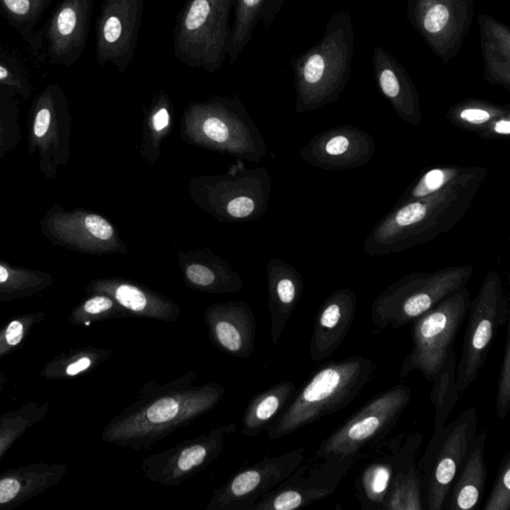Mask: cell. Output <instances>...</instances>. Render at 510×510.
Returning <instances> with one entry per match:
<instances>
[{"mask_svg": "<svg viewBox=\"0 0 510 510\" xmlns=\"http://www.w3.org/2000/svg\"><path fill=\"white\" fill-rule=\"evenodd\" d=\"M130 313L110 296L98 294L71 312L68 321L76 326L89 327L104 320L130 317Z\"/></svg>", "mask_w": 510, "mask_h": 510, "instance_id": "obj_29", "label": "cell"}, {"mask_svg": "<svg viewBox=\"0 0 510 510\" xmlns=\"http://www.w3.org/2000/svg\"><path fill=\"white\" fill-rule=\"evenodd\" d=\"M56 0H0V17L19 35L31 54L37 56L40 21Z\"/></svg>", "mask_w": 510, "mask_h": 510, "instance_id": "obj_23", "label": "cell"}, {"mask_svg": "<svg viewBox=\"0 0 510 510\" xmlns=\"http://www.w3.org/2000/svg\"><path fill=\"white\" fill-rule=\"evenodd\" d=\"M169 119H170V116H169L168 111L166 109H161L153 118V126L156 130L162 131V129L166 128L169 124Z\"/></svg>", "mask_w": 510, "mask_h": 510, "instance_id": "obj_43", "label": "cell"}, {"mask_svg": "<svg viewBox=\"0 0 510 510\" xmlns=\"http://www.w3.org/2000/svg\"><path fill=\"white\" fill-rule=\"evenodd\" d=\"M469 167L444 166L427 170L410 187L400 200L420 199L442 191L465 175Z\"/></svg>", "mask_w": 510, "mask_h": 510, "instance_id": "obj_30", "label": "cell"}, {"mask_svg": "<svg viewBox=\"0 0 510 510\" xmlns=\"http://www.w3.org/2000/svg\"><path fill=\"white\" fill-rule=\"evenodd\" d=\"M460 362L456 364V389L467 391L480 376L498 329L509 318V299L500 273L491 270L478 295L471 301Z\"/></svg>", "mask_w": 510, "mask_h": 510, "instance_id": "obj_7", "label": "cell"}, {"mask_svg": "<svg viewBox=\"0 0 510 510\" xmlns=\"http://www.w3.org/2000/svg\"><path fill=\"white\" fill-rule=\"evenodd\" d=\"M476 435L478 415L474 407L465 410L440 431L434 432L418 463L425 509H445L451 487L469 456Z\"/></svg>", "mask_w": 510, "mask_h": 510, "instance_id": "obj_6", "label": "cell"}, {"mask_svg": "<svg viewBox=\"0 0 510 510\" xmlns=\"http://www.w3.org/2000/svg\"><path fill=\"white\" fill-rule=\"evenodd\" d=\"M281 275L279 280L274 282L270 303V339L273 347L277 346L302 293V280L299 276L294 273Z\"/></svg>", "mask_w": 510, "mask_h": 510, "instance_id": "obj_27", "label": "cell"}, {"mask_svg": "<svg viewBox=\"0 0 510 510\" xmlns=\"http://www.w3.org/2000/svg\"><path fill=\"white\" fill-rule=\"evenodd\" d=\"M114 355L112 349L81 347L62 352L49 360L40 372L48 381H68L86 375Z\"/></svg>", "mask_w": 510, "mask_h": 510, "instance_id": "obj_24", "label": "cell"}, {"mask_svg": "<svg viewBox=\"0 0 510 510\" xmlns=\"http://www.w3.org/2000/svg\"><path fill=\"white\" fill-rule=\"evenodd\" d=\"M42 311L12 318L0 327V359L10 355L24 344L33 329L45 319Z\"/></svg>", "mask_w": 510, "mask_h": 510, "instance_id": "obj_31", "label": "cell"}, {"mask_svg": "<svg viewBox=\"0 0 510 510\" xmlns=\"http://www.w3.org/2000/svg\"><path fill=\"white\" fill-rule=\"evenodd\" d=\"M68 467L59 463H35L0 473V510L17 509L41 496L63 480Z\"/></svg>", "mask_w": 510, "mask_h": 510, "instance_id": "obj_17", "label": "cell"}, {"mask_svg": "<svg viewBox=\"0 0 510 510\" xmlns=\"http://www.w3.org/2000/svg\"><path fill=\"white\" fill-rule=\"evenodd\" d=\"M510 409V332L507 327L504 348L501 360L500 376H498V394H496V416L503 420Z\"/></svg>", "mask_w": 510, "mask_h": 510, "instance_id": "obj_35", "label": "cell"}, {"mask_svg": "<svg viewBox=\"0 0 510 510\" xmlns=\"http://www.w3.org/2000/svg\"><path fill=\"white\" fill-rule=\"evenodd\" d=\"M209 339L213 346L237 359H248L255 349L256 322L244 303L213 305L204 313Z\"/></svg>", "mask_w": 510, "mask_h": 510, "instance_id": "obj_15", "label": "cell"}, {"mask_svg": "<svg viewBox=\"0 0 510 510\" xmlns=\"http://www.w3.org/2000/svg\"><path fill=\"white\" fill-rule=\"evenodd\" d=\"M233 0H193L180 31V56L213 68L222 62Z\"/></svg>", "mask_w": 510, "mask_h": 510, "instance_id": "obj_13", "label": "cell"}, {"mask_svg": "<svg viewBox=\"0 0 510 510\" xmlns=\"http://www.w3.org/2000/svg\"><path fill=\"white\" fill-rule=\"evenodd\" d=\"M198 376L191 371L164 384L146 383L137 400L104 427L102 440L133 451L151 449L213 411L224 398L226 387L215 382L195 384Z\"/></svg>", "mask_w": 510, "mask_h": 510, "instance_id": "obj_1", "label": "cell"}, {"mask_svg": "<svg viewBox=\"0 0 510 510\" xmlns=\"http://www.w3.org/2000/svg\"><path fill=\"white\" fill-rule=\"evenodd\" d=\"M380 86L383 93L390 99H396L400 95V84H399L397 77L391 70L383 71L380 76Z\"/></svg>", "mask_w": 510, "mask_h": 510, "instance_id": "obj_42", "label": "cell"}, {"mask_svg": "<svg viewBox=\"0 0 510 510\" xmlns=\"http://www.w3.org/2000/svg\"><path fill=\"white\" fill-rule=\"evenodd\" d=\"M237 423L220 425L147 456L141 465L145 478L164 487H180L213 465L222 456L227 438L237 434Z\"/></svg>", "mask_w": 510, "mask_h": 510, "instance_id": "obj_9", "label": "cell"}, {"mask_svg": "<svg viewBox=\"0 0 510 510\" xmlns=\"http://www.w3.org/2000/svg\"><path fill=\"white\" fill-rule=\"evenodd\" d=\"M6 382H8V377H6V373H0V394L4 391L6 387Z\"/></svg>", "mask_w": 510, "mask_h": 510, "instance_id": "obj_44", "label": "cell"}, {"mask_svg": "<svg viewBox=\"0 0 510 510\" xmlns=\"http://www.w3.org/2000/svg\"><path fill=\"white\" fill-rule=\"evenodd\" d=\"M376 153V140L353 126L328 129L305 148L304 158L329 171L354 170L369 164Z\"/></svg>", "mask_w": 510, "mask_h": 510, "instance_id": "obj_14", "label": "cell"}, {"mask_svg": "<svg viewBox=\"0 0 510 510\" xmlns=\"http://www.w3.org/2000/svg\"><path fill=\"white\" fill-rule=\"evenodd\" d=\"M447 118L454 126L476 134L483 140L507 138L510 134V117L503 115L502 111L469 106L451 113Z\"/></svg>", "mask_w": 510, "mask_h": 510, "instance_id": "obj_26", "label": "cell"}, {"mask_svg": "<svg viewBox=\"0 0 510 510\" xmlns=\"http://www.w3.org/2000/svg\"><path fill=\"white\" fill-rule=\"evenodd\" d=\"M87 231L93 237L100 240H108L113 237L114 231L111 224L99 215H87L84 220Z\"/></svg>", "mask_w": 510, "mask_h": 510, "instance_id": "obj_36", "label": "cell"}, {"mask_svg": "<svg viewBox=\"0 0 510 510\" xmlns=\"http://www.w3.org/2000/svg\"><path fill=\"white\" fill-rule=\"evenodd\" d=\"M255 209V202L249 198L240 197L231 200L227 206L229 215L235 217H248Z\"/></svg>", "mask_w": 510, "mask_h": 510, "instance_id": "obj_41", "label": "cell"}, {"mask_svg": "<svg viewBox=\"0 0 510 510\" xmlns=\"http://www.w3.org/2000/svg\"><path fill=\"white\" fill-rule=\"evenodd\" d=\"M30 67L23 58L0 45V85L26 94L30 89Z\"/></svg>", "mask_w": 510, "mask_h": 510, "instance_id": "obj_32", "label": "cell"}, {"mask_svg": "<svg viewBox=\"0 0 510 510\" xmlns=\"http://www.w3.org/2000/svg\"><path fill=\"white\" fill-rule=\"evenodd\" d=\"M324 59L320 55H314L309 58L304 68V78L308 83L315 84L319 82L324 74Z\"/></svg>", "mask_w": 510, "mask_h": 510, "instance_id": "obj_40", "label": "cell"}, {"mask_svg": "<svg viewBox=\"0 0 510 510\" xmlns=\"http://www.w3.org/2000/svg\"><path fill=\"white\" fill-rule=\"evenodd\" d=\"M96 291L112 297L132 316L171 323L177 321L180 315V308L175 303L167 298L153 295L136 285L101 284Z\"/></svg>", "mask_w": 510, "mask_h": 510, "instance_id": "obj_21", "label": "cell"}, {"mask_svg": "<svg viewBox=\"0 0 510 510\" xmlns=\"http://www.w3.org/2000/svg\"><path fill=\"white\" fill-rule=\"evenodd\" d=\"M357 307V296L349 288L337 289L322 302L312 330V360L329 359L339 349L351 330Z\"/></svg>", "mask_w": 510, "mask_h": 510, "instance_id": "obj_16", "label": "cell"}, {"mask_svg": "<svg viewBox=\"0 0 510 510\" xmlns=\"http://www.w3.org/2000/svg\"><path fill=\"white\" fill-rule=\"evenodd\" d=\"M306 449L298 447L276 456H265L240 469L213 489L206 510H251L256 503L286 480L305 460Z\"/></svg>", "mask_w": 510, "mask_h": 510, "instance_id": "obj_11", "label": "cell"}, {"mask_svg": "<svg viewBox=\"0 0 510 510\" xmlns=\"http://www.w3.org/2000/svg\"><path fill=\"white\" fill-rule=\"evenodd\" d=\"M456 353L451 350L432 382L431 402L435 407L434 432L440 431L445 427L458 403L460 393L456 389Z\"/></svg>", "mask_w": 510, "mask_h": 510, "instance_id": "obj_28", "label": "cell"}, {"mask_svg": "<svg viewBox=\"0 0 510 510\" xmlns=\"http://www.w3.org/2000/svg\"><path fill=\"white\" fill-rule=\"evenodd\" d=\"M187 277L195 286L208 288L215 284V275L211 269L202 264L189 265L186 270Z\"/></svg>", "mask_w": 510, "mask_h": 510, "instance_id": "obj_37", "label": "cell"}, {"mask_svg": "<svg viewBox=\"0 0 510 510\" xmlns=\"http://www.w3.org/2000/svg\"><path fill=\"white\" fill-rule=\"evenodd\" d=\"M405 436L406 434H402L383 445V453L378 449L375 458L361 469L356 478L355 489L363 509L384 510L397 474Z\"/></svg>", "mask_w": 510, "mask_h": 510, "instance_id": "obj_18", "label": "cell"}, {"mask_svg": "<svg viewBox=\"0 0 510 510\" xmlns=\"http://www.w3.org/2000/svg\"><path fill=\"white\" fill-rule=\"evenodd\" d=\"M487 431L480 432L456 476L445 509L447 510H474L480 507L487 480V467L485 462Z\"/></svg>", "mask_w": 510, "mask_h": 510, "instance_id": "obj_20", "label": "cell"}, {"mask_svg": "<svg viewBox=\"0 0 510 510\" xmlns=\"http://www.w3.org/2000/svg\"><path fill=\"white\" fill-rule=\"evenodd\" d=\"M449 13L443 4H438L427 11L425 19V28L429 32L436 33L445 28L449 21Z\"/></svg>", "mask_w": 510, "mask_h": 510, "instance_id": "obj_38", "label": "cell"}, {"mask_svg": "<svg viewBox=\"0 0 510 510\" xmlns=\"http://www.w3.org/2000/svg\"><path fill=\"white\" fill-rule=\"evenodd\" d=\"M296 393L290 381H282L265 389L249 401L242 418V434L255 438L284 411Z\"/></svg>", "mask_w": 510, "mask_h": 510, "instance_id": "obj_22", "label": "cell"}, {"mask_svg": "<svg viewBox=\"0 0 510 510\" xmlns=\"http://www.w3.org/2000/svg\"><path fill=\"white\" fill-rule=\"evenodd\" d=\"M357 458H313L269 491L251 510H296L329 498Z\"/></svg>", "mask_w": 510, "mask_h": 510, "instance_id": "obj_10", "label": "cell"}, {"mask_svg": "<svg viewBox=\"0 0 510 510\" xmlns=\"http://www.w3.org/2000/svg\"><path fill=\"white\" fill-rule=\"evenodd\" d=\"M262 2V0H240L238 2L237 21L229 45L231 57H237L240 51L246 45L255 25V19L259 14Z\"/></svg>", "mask_w": 510, "mask_h": 510, "instance_id": "obj_33", "label": "cell"}, {"mask_svg": "<svg viewBox=\"0 0 510 510\" xmlns=\"http://www.w3.org/2000/svg\"><path fill=\"white\" fill-rule=\"evenodd\" d=\"M411 400V389L406 385H396L382 392L327 436L314 458H358L365 447L386 438Z\"/></svg>", "mask_w": 510, "mask_h": 510, "instance_id": "obj_8", "label": "cell"}, {"mask_svg": "<svg viewBox=\"0 0 510 510\" xmlns=\"http://www.w3.org/2000/svg\"><path fill=\"white\" fill-rule=\"evenodd\" d=\"M471 301L469 288L463 287L411 323L414 347L403 362L400 378L418 371L427 382H433L447 354L453 350Z\"/></svg>", "mask_w": 510, "mask_h": 510, "instance_id": "obj_5", "label": "cell"}, {"mask_svg": "<svg viewBox=\"0 0 510 510\" xmlns=\"http://www.w3.org/2000/svg\"><path fill=\"white\" fill-rule=\"evenodd\" d=\"M474 273L471 265H456L434 273L407 274L374 300L372 323L379 330L411 324L447 296L467 286Z\"/></svg>", "mask_w": 510, "mask_h": 510, "instance_id": "obj_4", "label": "cell"}, {"mask_svg": "<svg viewBox=\"0 0 510 510\" xmlns=\"http://www.w3.org/2000/svg\"><path fill=\"white\" fill-rule=\"evenodd\" d=\"M423 443L422 433L405 436L397 474L384 510H423L422 474L416 458Z\"/></svg>", "mask_w": 510, "mask_h": 510, "instance_id": "obj_19", "label": "cell"}, {"mask_svg": "<svg viewBox=\"0 0 510 510\" xmlns=\"http://www.w3.org/2000/svg\"><path fill=\"white\" fill-rule=\"evenodd\" d=\"M482 509H510V456L509 453L505 454L500 463L489 500L485 502Z\"/></svg>", "mask_w": 510, "mask_h": 510, "instance_id": "obj_34", "label": "cell"}, {"mask_svg": "<svg viewBox=\"0 0 510 510\" xmlns=\"http://www.w3.org/2000/svg\"><path fill=\"white\" fill-rule=\"evenodd\" d=\"M204 132L215 142H226L229 138V129L226 125L217 118H209L204 123Z\"/></svg>", "mask_w": 510, "mask_h": 510, "instance_id": "obj_39", "label": "cell"}, {"mask_svg": "<svg viewBox=\"0 0 510 510\" xmlns=\"http://www.w3.org/2000/svg\"><path fill=\"white\" fill-rule=\"evenodd\" d=\"M487 175L483 167H469L442 191L399 200L365 240V255L379 257L404 253L447 233L471 209Z\"/></svg>", "mask_w": 510, "mask_h": 510, "instance_id": "obj_2", "label": "cell"}, {"mask_svg": "<svg viewBox=\"0 0 510 510\" xmlns=\"http://www.w3.org/2000/svg\"><path fill=\"white\" fill-rule=\"evenodd\" d=\"M94 0H60L36 35L40 64L71 67L85 50Z\"/></svg>", "mask_w": 510, "mask_h": 510, "instance_id": "obj_12", "label": "cell"}, {"mask_svg": "<svg viewBox=\"0 0 510 510\" xmlns=\"http://www.w3.org/2000/svg\"><path fill=\"white\" fill-rule=\"evenodd\" d=\"M50 411L49 403L28 401L0 415V458L29 429L41 422Z\"/></svg>", "mask_w": 510, "mask_h": 510, "instance_id": "obj_25", "label": "cell"}, {"mask_svg": "<svg viewBox=\"0 0 510 510\" xmlns=\"http://www.w3.org/2000/svg\"><path fill=\"white\" fill-rule=\"evenodd\" d=\"M377 364L364 356L330 361L316 370L284 411L267 427L277 440L351 404L375 376Z\"/></svg>", "mask_w": 510, "mask_h": 510, "instance_id": "obj_3", "label": "cell"}]
</instances>
